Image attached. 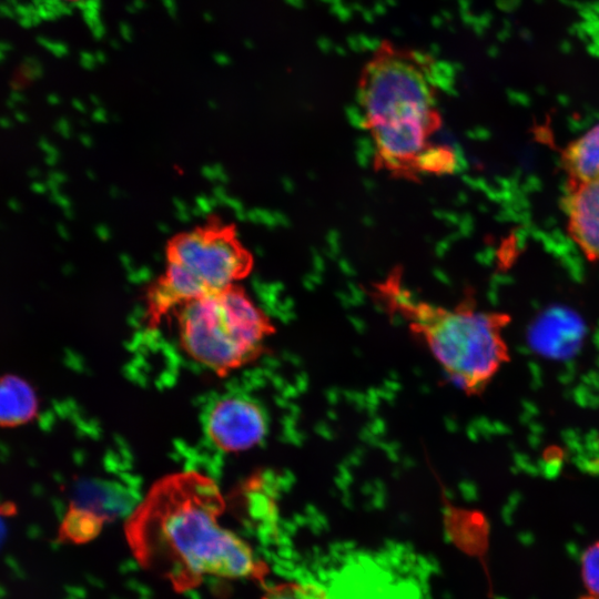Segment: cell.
<instances>
[{
	"mask_svg": "<svg viewBox=\"0 0 599 599\" xmlns=\"http://www.w3.org/2000/svg\"><path fill=\"white\" fill-rule=\"evenodd\" d=\"M64 1H80V0H64Z\"/></svg>",
	"mask_w": 599,
	"mask_h": 599,
	"instance_id": "obj_18",
	"label": "cell"
},
{
	"mask_svg": "<svg viewBox=\"0 0 599 599\" xmlns=\"http://www.w3.org/2000/svg\"><path fill=\"white\" fill-rule=\"evenodd\" d=\"M31 189L35 193H43L45 191V186L42 183L33 182L31 184Z\"/></svg>",
	"mask_w": 599,
	"mask_h": 599,
	"instance_id": "obj_13",
	"label": "cell"
},
{
	"mask_svg": "<svg viewBox=\"0 0 599 599\" xmlns=\"http://www.w3.org/2000/svg\"><path fill=\"white\" fill-rule=\"evenodd\" d=\"M104 517L93 509L71 504L58 528V540L82 545L91 541L102 530Z\"/></svg>",
	"mask_w": 599,
	"mask_h": 599,
	"instance_id": "obj_10",
	"label": "cell"
},
{
	"mask_svg": "<svg viewBox=\"0 0 599 599\" xmlns=\"http://www.w3.org/2000/svg\"><path fill=\"white\" fill-rule=\"evenodd\" d=\"M225 509L216 483L189 470L160 478L126 519L138 564L185 592L205 577L263 581L270 568L252 547L220 524Z\"/></svg>",
	"mask_w": 599,
	"mask_h": 599,
	"instance_id": "obj_1",
	"label": "cell"
},
{
	"mask_svg": "<svg viewBox=\"0 0 599 599\" xmlns=\"http://www.w3.org/2000/svg\"><path fill=\"white\" fill-rule=\"evenodd\" d=\"M174 312L184 353L221 377L256 359L273 333L267 315L236 285Z\"/></svg>",
	"mask_w": 599,
	"mask_h": 599,
	"instance_id": "obj_3",
	"label": "cell"
},
{
	"mask_svg": "<svg viewBox=\"0 0 599 599\" xmlns=\"http://www.w3.org/2000/svg\"><path fill=\"white\" fill-rule=\"evenodd\" d=\"M415 318L430 352L456 387L483 389L508 361L501 334L509 322L507 315L420 305Z\"/></svg>",
	"mask_w": 599,
	"mask_h": 599,
	"instance_id": "obj_5",
	"label": "cell"
},
{
	"mask_svg": "<svg viewBox=\"0 0 599 599\" xmlns=\"http://www.w3.org/2000/svg\"><path fill=\"white\" fill-rule=\"evenodd\" d=\"M250 266L247 254L225 232L180 235L170 246L164 275L148 292V326L156 328L181 305L235 285Z\"/></svg>",
	"mask_w": 599,
	"mask_h": 599,
	"instance_id": "obj_4",
	"label": "cell"
},
{
	"mask_svg": "<svg viewBox=\"0 0 599 599\" xmlns=\"http://www.w3.org/2000/svg\"><path fill=\"white\" fill-rule=\"evenodd\" d=\"M261 599H329L325 589L312 582L285 581L267 589Z\"/></svg>",
	"mask_w": 599,
	"mask_h": 599,
	"instance_id": "obj_11",
	"label": "cell"
},
{
	"mask_svg": "<svg viewBox=\"0 0 599 599\" xmlns=\"http://www.w3.org/2000/svg\"><path fill=\"white\" fill-rule=\"evenodd\" d=\"M28 174H29V176H37L38 175V170L31 169V170H29Z\"/></svg>",
	"mask_w": 599,
	"mask_h": 599,
	"instance_id": "obj_17",
	"label": "cell"
},
{
	"mask_svg": "<svg viewBox=\"0 0 599 599\" xmlns=\"http://www.w3.org/2000/svg\"><path fill=\"white\" fill-rule=\"evenodd\" d=\"M12 125V121L8 118H0V126L2 129H9Z\"/></svg>",
	"mask_w": 599,
	"mask_h": 599,
	"instance_id": "obj_15",
	"label": "cell"
},
{
	"mask_svg": "<svg viewBox=\"0 0 599 599\" xmlns=\"http://www.w3.org/2000/svg\"><path fill=\"white\" fill-rule=\"evenodd\" d=\"M564 207L573 242L599 263V182L568 181Z\"/></svg>",
	"mask_w": 599,
	"mask_h": 599,
	"instance_id": "obj_7",
	"label": "cell"
},
{
	"mask_svg": "<svg viewBox=\"0 0 599 599\" xmlns=\"http://www.w3.org/2000/svg\"><path fill=\"white\" fill-rule=\"evenodd\" d=\"M14 116H16V120L19 121V122H26L27 121V115L21 111H17L14 113Z\"/></svg>",
	"mask_w": 599,
	"mask_h": 599,
	"instance_id": "obj_16",
	"label": "cell"
},
{
	"mask_svg": "<svg viewBox=\"0 0 599 599\" xmlns=\"http://www.w3.org/2000/svg\"><path fill=\"white\" fill-rule=\"evenodd\" d=\"M33 386L14 374L0 376V427L12 428L32 422L39 413Z\"/></svg>",
	"mask_w": 599,
	"mask_h": 599,
	"instance_id": "obj_8",
	"label": "cell"
},
{
	"mask_svg": "<svg viewBox=\"0 0 599 599\" xmlns=\"http://www.w3.org/2000/svg\"><path fill=\"white\" fill-rule=\"evenodd\" d=\"M357 102L376 170L410 181L455 171V152L434 142L441 116L429 57L384 41L361 71Z\"/></svg>",
	"mask_w": 599,
	"mask_h": 599,
	"instance_id": "obj_2",
	"label": "cell"
},
{
	"mask_svg": "<svg viewBox=\"0 0 599 599\" xmlns=\"http://www.w3.org/2000/svg\"><path fill=\"white\" fill-rule=\"evenodd\" d=\"M8 204H9V207L14 212H18L21 210V204L18 200H10Z\"/></svg>",
	"mask_w": 599,
	"mask_h": 599,
	"instance_id": "obj_14",
	"label": "cell"
},
{
	"mask_svg": "<svg viewBox=\"0 0 599 599\" xmlns=\"http://www.w3.org/2000/svg\"><path fill=\"white\" fill-rule=\"evenodd\" d=\"M209 439L226 453L244 451L260 444L267 422L260 405L242 396H227L213 404L205 420Z\"/></svg>",
	"mask_w": 599,
	"mask_h": 599,
	"instance_id": "obj_6",
	"label": "cell"
},
{
	"mask_svg": "<svg viewBox=\"0 0 599 599\" xmlns=\"http://www.w3.org/2000/svg\"><path fill=\"white\" fill-rule=\"evenodd\" d=\"M562 164L568 181L599 182V123L566 146Z\"/></svg>",
	"mask_w": 599,
	"mask_h": 599,
	"instance_id": "obj_9",
	"label": "cell"
},
{
	"mask_svg": "<svg viewBox=\"0 0 599 599\" xmlns=\"http://www.w3.org/2000/svg\"><path fill=\"white\" fill-rule=\"evenodd\" d=\"M581 571L590 599H599V541L591 545L583 552Z\"/></svg>",
	"mask_w": 599,
	"mask_h": 599,
	"instance_id": "obj_12",
	"label": "cell"
}]
</instances>
